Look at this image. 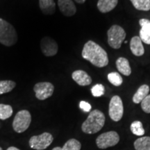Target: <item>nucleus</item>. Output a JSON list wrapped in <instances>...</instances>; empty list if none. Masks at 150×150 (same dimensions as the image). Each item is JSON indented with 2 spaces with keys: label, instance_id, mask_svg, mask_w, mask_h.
<instances>
[{
  "label": "nucleus",
  "instance_id": "nucleus-1",
  "mask_svg": "<svg viewBox=\"0 0 150 150\" xmlns=\"http://www.w3.org/2000/svg\"><path fill=\"white\" fill-rule=\"evenodd\" d=\"M81 56L97 67H104L108 64L106 52L94 41L89 40L84 45Z\"/></svg>",
  "mask_w": 150,
  "mask_h": 150
},
{
  "label": "nucleus",
  "instance_id": "nucleus-2",
  "mask_svg": "<svg viewBox=\"0 0 150 150\" xmlns=\"http://www.w3.org/2000/svg\"><path fill=\"white\" fill-rule=\"evenodd\" d=\"M105 123V115L99 110H94L89 113L82 124L81 129L86 134H96L102 129Z\"/></svg>",
  "mask_w": 150,
  "mask_h": 150
},
{
  "label": "nucleus",
  "instance_id": "nucleus-3",
  "mask_svg": "<svg viewBox=\"0 0 150 150\" xmlns=\"http://www.w3.org/2000/svg\"><path fill=\"white\" fill-rule=\"evenodd\" d=\"M18 41V34L13 26L0 18V43L7 47L14 45Z\"/></svg>",
  "mask_w": 150,
  "mask_h": 150
},
{
  "label": "nucleus",
  "instance_id": "nucleus-4",
  "mask_svg": "<svg viewBox=\"0 0 150 150\" xmlns=\"http://www.w3.org/2000/svg\"><path fill=\"white\" fill-rule=\"evenodd\" d=\"M108 43L113 49L120 48L122 43L126 38V32L122 27L119 25H112L108 29Z\"/></svg>",
  "mask_w": 150,
  "mask_h": 150
},
{
  "label": "nucleus",
  "instance_id": "nucleus-5",
  "mask_svg": "<svg viewBox=\"0 0 150 150\" xmlns=\"http://www.w3.org/2000/svg\"><path fill=\"white\" fill-rule=\"evenodd\" d=\"M31 122V115L27 110H20L15 116L13 127L17 133H22L29 128Z\"/></svg>",
  "mask_w": 150,
  "mask_h": 150
},
{
  "label": "nucleus",
  "instance_id": "nucleus-6",
  "mask_svg": "<svg viewBox=\"0 0 150 150\" xmlns=\"http://www.w3.org/2000/svg\"><path fill=\"white\" fill-rule=\"evenodd\" d=\"M119 141L120 136L117 133L111 131L99 135L96 139V144L99 149H106L116 145Z\"/></svg>",
  "mask_w": 150,
  "mask_h": 150
},
{
  "label": "nucleus",
  "instance_id": "nucleus-7",
  "mask_svg": "<svg viewBox=\"0 0 150 150\" xmlns=\"http://www.w3.org/2000/svg\"><path fill=\"white\" fill-rule=\"evenodd\" d=\"M54 138L50 133L45 132L39 136H32L29 140V146L36 150L45 149L53 142Z\"/></svg>",
  "mask_w": 150,
  "mask_h": 150
},
{
  "label": "nucleus",
  "instance_id": "nucleus-8",
  "mask_svg": "<svg viewBox=\"0 0 150 150\" xmlns=\"http://www.w3.org/2000/svg\"><path fill=\"white\" fill-rule=\"evenodd\" d=\"M110 117L112 120L118 122L122 119L124 113L123 103L120 97L115 95L110 99L108 110Z\"/></svg>",
  "mask_w": 150,
  "mask_h": 150
},
{
  "label": "nucleus",
  "instance_id": "nucleus-9",
  "mask_svg": "<svg viewBox=\"0 0 150 150\" xmlns=\"http://www.w3.org/2000/svg\"><path fill=\"white\" fill-rule=\"evenodd\" d=\"M35 97L40 100H45L53 95L54 86L50 82H40L33 87Z\"/></svg>",
  "mask_w": 150,
  "mask_h": 150
},
{
  "label": "nucleus",
  "instance_id": "nucleus-10",
  "mask_svg": "<svg viewBox=\"0 0 150 150\" xmlns=\"http://www.w3.org/2000/svg\"><path fill=\"white\" fill-rule=\"evenodd\" d=\"M40 49L46 56H55L58 52V45L51 37H44L40 41Z\"/></svg>",
  "mask_w": 150,
  "mask_h": 150
},
{
  "label": "nucleus",
  "instance_id": "nucleus-11",
  "mask_svg": "<svg viewBox=\"0 0 150 150\" xmlns=\"http://www.w3.org/2000/svg\"><path fill=\"white\" fill-rule=\"evenodd\" d=\"M58 6L65 16H73L76 12V6L72 0H58Z\"/></svg>",
  "mask_w": 150,
  "mask_h": 150
},
{
  "label": "nucleus",
  "instance_id": "nucleus-12",
  "mask_svg": "<svg viewBox=\"0 0 150 150\" xmlns=\"http://www.w3.org/2000/svg\"><path fill=\"white\" fill-rule=\"evenodd\" d=\"M72 78L79 86H89L92 83V78L85 71L78 70L72 74Z\"/></svg>",
  "mask_w": 150,
  "mask_h": 150
},
{
  "label": "nucleus",
  "instance_id": "nucleus-13",
  "mask_svg": "<svg viewBox=\"0 0 150 150\" xmlns=\"http://www.w3.org/2000/svg\"><path fill=\"white\" fill-rule=\"evenodd\" d=\"M141 29L140 31V38L142 42L150 45V20L141 19L139 21Z\"/></svg>",
  "mask_w": 150,
  "mask_h": 150
},
{
  "label": "nucleus",
  "instance_id": "nucleus-14",
  "mask_svg": "<svg viewBox=\"0 0 150 150\" xmlns=\"http://www.w3.org/2000/svg\"><path fill=\"white\" fill-rule=\"evenodd\" d=\"M130 49L131 52L136 56H141L145 53L142 42L140 38L138 36H134L131 38Z\"/></svg>",
  "mask_w": 150,
  "mask_h": 150
},
{
  "label": "nucleus",
  "instance_id": "nucleus-15",
  "mask_svg": "<svg viewBox=\"0 0 150 150\" xmlns=\"http://www.w3.org/2000/svg\"><path fill=\"white\" fill-rule=\"evenodd\" d=\"M118 0H99L97 8L100 12L106 13L111 11L117 5Z\"/></svg>",
  "mask_w": 150,
  "mask_h": 150
},
{
  "label": "nucleus",
  "instance_id": "nucleus-16",
  "mask_svg": "<svg viewBox=\"0 0 150 150\" xmlns=\"http://www.w3.org/2000/svg\"><path fill=\"white\" fill-rule=\"evenodd\" d=\"M116 67L118 71L125 76H129L131 74V68L129 65V62L125 58H118L116 61Z\"/></svg>",
  "mask_w": 150,
  "mask_h": 150
},
{
  "label": "nucleus",
  "instance_id": "nucleus-17",
  "mask_svg": "<svg viewBox=\"0 0 150 150\" xmlns=\"http://www.w3.org/2000/svg\"><path fill=\"white\" fill-rule=\"evenodd\" d=\"M39 6L45 15H53L56 11V4L54 0H39Z\"/></svg>",
  "mask_w": 150,
  "mask_h": 150
},
{
  "label": "nucleus",
  "instance_id": "nucleus-18",
  "mask_svg": "<svg viewBox=\"0 0 150 150\" xmlns=\"http://www.w3.org/2000/svg\"><path fill=\"white\" fill-rule=\"evenodd\" d=\"M149 86L146 85V84L142 85L140 87H139V88L138 89V91H136V93H135L134 97H133V102L135 104L141 103L142 101L149 95Z\"/></svg>",
  "mask_w": 150,
  "mask_h": 150
},
{
  "label": "nucleus",
  "instance_id": "nucleus-19",
  "mask_svg": "<svg viewBox=\"0 0 150 150\" xmlns=\"http://www.w3.org/2000/svg\"><path fill=\"white\" fill-rule=\"evenodd\" d=\"M136 150H150V137L145 136L138 138L134 142Z\"/></svg>",
  "mask_w": 150,
  "mask_h": 150
},
{
  "label": "nucleus",
  "instance_id": "nucleus-20",
  "mask_svg": "<svg viewBox=\"0 0 150 150\" xmlns=\"http://www.w3.org/2000/svg\"><path fill=\"white\" fill-rule=\"evenodd\" d=\"M16 82H14L13 81H0V95H2V94L7 93L12 91L14 88L16 87Z\"/></svg>",
  "mask_w": 150,
  "mask_h": 150
},
{
  "label": "nucleus",
  "instance_id": "nucleus-21",
  "mask_svg": "<svg viewBox=\"0 0 150 150\" xmlns=\"http://www.w3.org/2000/svg\"><path fill=\"white\" fill-rule=\"evenodd\" d=\"M137 10L148 11L150 10V0H130Z\"/></svg>",
  "mask_w": 150,
  "mask_h": 150
},
{
  "label": "nucleus",
  "instance_id": "nucleus-22",
  "mask_svg": "<svg viewBox=\"0 0 150 150\" xmlns=\"http://www.w3.org/2000/svg\"><path fill=\"white\" fill-rule=\"evenodd\" d=\"M13 108L10 105L0 104V120H5L12 115Z\"/></svg>",
  "mask_w": 150,
  "mask_h": 150
},
{
  "label": "nucleus",
  "instance_id": "nucleus-23",
  "mask_svg": "<svg viewBox=\"0 0 150 150\" xmlns=\"http://www.w3.org/2000/svg\"><path fill=\"white\" fill-rule=\"evenodd\" d=\"M131 132L138 136H142L145 134V129L143 128L142 123L140 121H134L130 127Z\"/></svg>",
  "mask_w": 150,
  "mask_h": 150
},
{
  "label": "nucleus",
  "instance_id": "nucleus-24",
  "mask_svg": "<svg viewBox=\"0 0 150 150\" xmlns=\"http://www.w3.org/2000/svg\"><path fill=\"white\" fill-rule=\"evenodd\" d=\"M81 147V144L77 140L72 139L67 140L62 148V150H80Z\"/></svg>",
  "mask_w": 150,
  "mask_h": 150
},
{
  "label": "nucleus",
  "instance_id": "nucleus-25",
  "mask_svg": "<svg viewBox=\"0 0 150 150\" xmlns=\"http://www.w3.org/2000/svg\"><path fill=\"white\" fill-rule=\"evenodd\" d=\"M108 79L111 84L115 86H120L123 82L122 77L117 72H111L108 74Z\"/></svg>",
  "mask_w": 150,
  "mask_h": 150
},
{
  "label": "nucleus",
  "instance_id": "nucleus-26",
  "mask_svg": "<svg viewBox=\"0 0 150 150\" xmlns=\"http://www.w3.org/2000/svg\"><path fill=\"white\" fill-rule=\"evenodd\" d=\"M105 88L102 84H96L91 88L92 95L95 97H99L102 96L104 94Z\"/></svg>",
  "mask_w": 150,
  "mask_h": 150
},
{
  "label": "nucleus",
  "instance_id": "nucleus-27",
  "mask_svg": "<svg viewBox=\"0 0 150 150\" xmlns=\"http://www.w3.org/2000/svg\"><path fill=\"white\" fill-rule=\"evenodd\" d=\"M141 108L146 113H150V95L147 97L141 102Z\"/></svg>",
  "mask_w": 150,
  "mask_h": 150
},
{
  "label": "nucleus",
  "instance_id": "nucleus-28",
  "mask_svg": "<svg viewBox=\"0 0 150 150\" xmlns=\"http://www.w3.org/2000/svg\"><path fill=\"white\" fill-rule=\"evenodd\" d=\"M79 107L85 112H90L91 110V105L89 103L85 102V101H81L79 103Z\"/></svg>",
  "mask_w": 150,
  "mask_h": 150
},
{
  "label": "nucleus",
  "instance_id": "nucleus-29",
  "mask_svg": "<svg viewBox=\"0 0 150 150\" xmlns=\"http://www.w3.org/2000/svg\"><path fill=\"white\" fill-rule=\"evenodd\" d=\"M74 1L79 4H83L86 0H74Z\"/></svg>",
  "mask_w": 150,
  "mask_h": 150
},
{
  "label": "nucleus",
  "instance_id": "nucleus-30",
  "mask_svg": "<svg viewBox=\"0 0 150 150\" xmlns=\"http://www.w3.org/2000/svg\"><path fill=\"white\" fill-rule=\"evenodd\" d=\"M6 150H20V149H18V148L15 147H11L8 148Z\"/></svg>",
  "mask_w": 150,
  "mask_h": 150
},
{
  "label": "nucleus",
  "instance_id": "nucleus-31",
  "mask_svg": "<svg viewBox=\"0 0 150 150\" xmlns=\"http://www.w3.org/2000/svg\"><path fill=\"white\" fill-rule=\"evenodd\" d=\"M52 150H62V148L59 147H56L55 148H54V149Z\"/></svg>",
  "mask_w": 150,
  "mask_h": 150
},
{
  "label": "nucleus",
  "instance_id": "nucleus-32",
  "mask_svg": "<svg viewBox=\"0 0 150 150\" xmlns=\"http://www.w3.org/2000/svg\"><path fill=\"white\" fill-rule=\"evenodd\" d=\"M0 150H3V149H2V148H1V147H0Z\"/></svg>",
  "mask_w": 150,
  "mask_h": 150
}]
</instances>
